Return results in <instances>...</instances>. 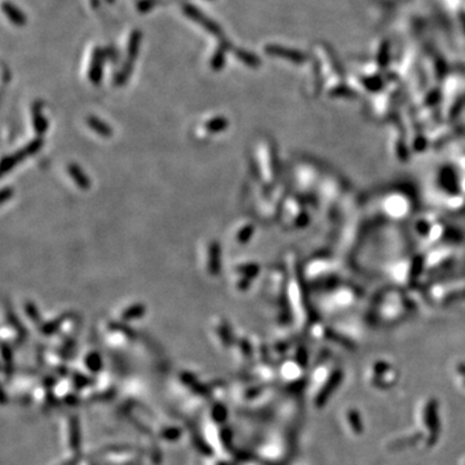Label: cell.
<instances>
[{"label":"cell","mask_w":465,"mask_h":465,"mask_svg":"<svg viewBox=\"0 0 465 465\" xmlns=\"http://www.w3.org/2000/svg\"><path fill=\"white\" fill-rule=\"evenodd\" d=\"M182 12L186 14L187 17L191 18L194 22H196L198 25H201L202 27L207 30L210 34L215 35V37H222V28L219 23H216L212 18H210L208 16H206L203 12H201V9L196 7L191 6V4H184L182 6Z\"/></svg>","instance_id":"cell-1"},{"label":"cell","mask_w":465,"mask_h":465,"mask_svg":"<svg viewBox=\"0 0 465 465\" xmlns=\"http://www.w3.org/2000/svg\"><path fill=\"white\" fill-rule=\"evenodd\" d=\"M425 420L426 425H428L429 431H430V440L429 443L433 445L438 438L440 434V417H438V405L436 401H430L426 406L425 410Z\"/></svg>","instance_id":"cell-2"},{"label":"cell","mask_w":465,"mask_h":465,"mask_svg":"<svg viewBox=\"0 0 465 465\" xmlns=\"http://www.w3.org/2000/svg\"><path fill=\"white\" fill-rule=\"evenodd\" d=\"M3 8L4 14L7 16L9 21H11L13 25L16 26H25L26 22H27V18H26V14L21 11L18 7L14 6L13 3L11 2H3Z\"/></svg>","instance_id":"cell-3"},{"label":"cell","mask_w":465,"mask_h":465,"mask_svg":"<svg viewBox=\"0 0 465 465\" xmlns=\"http://www.w3.org/2000/svg\"><path fill=\"white\" fill-rule=\"evenodd\" d=\"M103 61H104V53L99 48L96 49L94 52V57L92 60L91 69H89V79L93 84H98L101 82L103 78Z\"/></svg>","instance_id":"cell-4"},{"label":"cell","mask_w":465,"mask_h":465,"mask_svg":"<svg viewBox=\"0 0 465 465\" xmlns=\"http://www.w3.org/2000/svg\"><path fill=\"white\" fill-rule=\"evenodd\" d=\"M341 377H343V375H341L340 372H335V374L332 375V377L328 380V383L323 386V389H322L321 393H319V397H318V400H317L318 406H323L324 403L327 402L328 397L332 394V391L335 390V389L338 388L339 384H340Z\"/></svg>","instance_id":"cell-5"},{"label":"cell","mask_w":465,"mask_h":465,"mask_svg":"<svg viewBox=\"0 0 465 465\" xmlns=\"http://www.w3.org/2000/svg\"><path fill=\"white\" fill-rule=\"evenodd\" d=\"M88 125L94 130V132H97L99 136L109 137L111 135V129L106 125V123H104L103 120H99L96 116H89Z\"/></svg>","instance_id":"cell-6"},{"label":"cell","mask_w":465,"mask_h":465,"mask_svg":"<svg viewBox=\"0 0 465 465\" xmlns=\"http://www.w3.org/2000/svg\"><path fill=\"white\" fill-rule=\"evenodd\" d=\"M69 172H70L71 177L75 180V182L79 185V187H83V189H87V187H88V185H89L88 180H87V177L84 176V173H82V171H80L77 165L70 164V167H69Z\"/></svg>","instance_id":"cell-7"},{"label":"cell","mask_w":465,"mask_h":465,"mask_svg":"<svg viewBox=\"0 0 465 465\" xmlns=\"http://www.w3.org/2000/svg\"><path fill=\"white\" fill-rule=\"evenodd\" d=\"M229 46H230L229 43H226L225 46L220 47V48L216 51V53L213 54L212 61H211V65H212V68L215 69V70H220V69L222 68V65H224L225 52L227 51V47Z\"/></svg>","instance_id":"cell-8"},{"label":"cell","mask_w":465,"mask_h":465,"mask_svg":"<svg viewBox=\"0 0 465 465\" xmlns=\"http://www.w3.org/2000/svg\"><path fill=\"white\" fill-rule=\"evenodd\" d=\"M234 54H236L237 58H239V60H241L243 63H246V65H250V66L257 65V58H256L253 54H251L247 51H244V49H241V48L236 49V51H234Z\"/></svg>","instance_id":"cell-9"},{"label":"cell","mask_w":465,"mask_h":465,"mask_svg":"<svg viewBox=\"0 0 465 465\" xmlns=\"http://www.w3.org/2000/svg\"><path fill=\"white\" fill-rule=\"evenodd\" d=\"M348 419H349V423H350V426L354 429L355 433H360V431L363 430L362 419H360L359 414H358L357 411H349Z\"/></svg>","instance_id":"cell-10"},{"label":"cell","mask_w":465,"mask_h":465,"mask_svg":"<svg viewBox=\"0 0 465 465\" xmlns=\"http://www.w3.org/2000/svg\"><path fill=\"white\" fill-rule=\"evenodd\" d=\"M226 125L227 123L224 118H213L212 120H210V122L207 123L206 127H207L211 132H219V130L225 129Z\"/></svg>","instance_id":"cell-11"},{"label":"cell","mask_w":465,"mask_h":465,"mask_svg":"<svg viewBox=\"0 0 465 465\" xmlns=\"http://www.w3.org/2000/svg\"><path fill=\"white\" fill-rule=\"evenodd\" d=\"M460 372H461V375H462V376L465 377V367H464V366H462V367H460Z\"/></svg>","instance_id":"cell-12"}]
</instances>
